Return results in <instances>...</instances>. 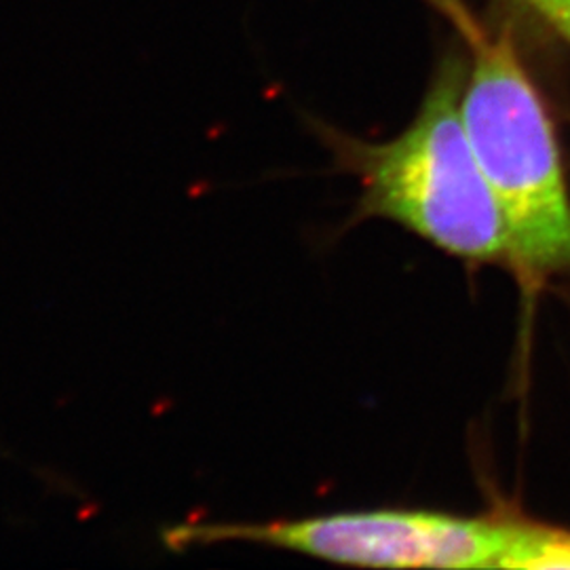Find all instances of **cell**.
<instances>
[{
	"label": "cell",
	"instance_id": "1",
	"mask_svg": "<svg viewBox=\"0 0 570 570\" xmlns=\"http://www.w3.org/2000/svg\"><path fill=\"white\" fill-rule=\"evenodd\" d=\"M473 49L461 115L501 207L518 275L539 284L570 273V195L550 112L505 28Z\"/></svg>",
	"mask_w": 570,
	"mask_h": 570
},
{
	"label": "cell",
	"instance_id": "2",
	"mask_svg": "<svg viewBox=\"0 0 570 570\" xmlns=\"http://www.w3.org/2000/svg\"><path fill=\"white\" fill-rule=\"evenodd\" d=\"M465 77L468 68L449 58L406 131L357 150L362 212L395 220L452 256L511 265L501 207L463 125Z\"/></svg>",
	"mask_w": 570,
	"mask_h": 570
},
{
	"label": "cell",
	"instance_id": "3",
	"mask_svg": "<svg viewBox=\"0 0 570 570\" xmlns=\"http://www.w3.org/2000/svg\"><path fill=\"white\" fill-rule=\"evenodd\" d=\"M515 522L435 511H355L273 524L186 527L167 539L176 546L261 543L357 567L499 569L510 550Z\"/></svg>",
	"mask_w": 570,
	"mask_h": 570
},
{
	"label": "cell",
	"instance_id": "4",
	"mask_svg": "<svg viewBox=\"0 0 570 570\" xmlns=\"http://www.w3.org/2000/svg\"><path fill=\"white\" fill-rule=\"evenodd\" d=\"M499 569L570 570V530L518 520Z\"/></svg>",
	"mask_w": 570,
	"mask_h": 570
},
{
	"label": "cell",
	"instance_id": "5",
	"mask_svg": "<svg viewBox=\"0 0 570 570\" xmlns=\"http://www.w3.org/2000/svg\"><path fill=\"white\" fill-rule=\"evenodd\" d=\"M425 2H429L438 13H442L459 30V35L469 42V47H475L487 37L484 28L473 18L465 0H425Z\"/></svg>",
	"mask_w": 570,
	"mask_h": 570
},
{
	"label": "cell",
	"instance_id": "6",
	"mask_svg": "<svg viewBox=\"0 0 570 570\" xmlns=\"http://www.w3.org/2000/svg\"><path fill=\"white\" fill-rule=\"evenodd\" d=\"M530 7L550 23L551 28L564 35L570 28V0H527Z\"/></svg>",
	"mask_w": 570,
	"mask_h": 570
},
{
	"label": "cell",
	"instance_id": "7",
	"mask_svg": "<svg viewBox=\"0 0 570 570\" xmlns=\"http://www.w3.org/2000/svg\"><path fill=\"white\" fill-rule=\"evenodd\" d=\"M562 37H564V39L570 42V28L567 30V32H564V35H562Z\"/></svg>",
	"mask_w": 570,
	"mask_h": 570
}]
</instances>
